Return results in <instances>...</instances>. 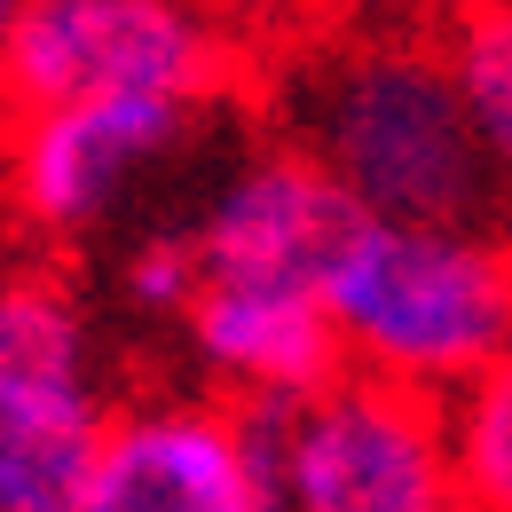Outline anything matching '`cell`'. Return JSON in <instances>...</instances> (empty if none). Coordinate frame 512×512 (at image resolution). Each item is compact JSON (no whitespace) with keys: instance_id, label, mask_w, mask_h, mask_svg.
<instances>
[{"instance_id":"obj_1","label":"cell","mask_w":512,"mask_h":512,"mask_svg":"<svg viewBox=\"0 0 512 512\" xmlns=\"http://www.w3.org/2000/svg\"><path fill=\"white\" fill-rule=\"evenodd\" d=\"M339 363L449 394L512 347V245L489 221H386L347 213L323 260Z\"/></svg>"},{"instance_id":"obj_2","label":"cell","mask_w":512,"mask_h":512,"mask_svg":"<svg viewBox=\"0 0 512 512\" xmlns=\"http://www.w3.org/2000/svg\"><path fill=\"white\" fill-rule=\"evenodd\" d=\"M292 150L355 213L386 221H497L505 197L473 142L442 48L363 40L292 87Z\"/></svg>"},{"instance_id":"obj_3","label":"cell","mask_w":512,"mask_h":512,"mask_svg":"<svg viewBox=\"0 0 512 512\" xmlns=\"http://www.w3.org/2000/svg\"><path fill=\"white\" fill-rule=\"evenodd\" d=\"M276 512H465L442 402L418 386L331 371L323 386L253 410Z\"/></svg>"},{"instance_id":"obj_4","label":"cell","mask_w":512,"mask_h":512,"mask_svg":"<svg viewBox=\"0 0 512 512\" xmlns=\"http://www.w3.org/2000/svg\"><path fill=\"white\" fill-rule=\"evenodd\" d=\"M111 402L95 331L56 276L0 284V512H71Z\"/></svg>"},{"instance_id":"obj_5","label":"cell","mask_w":512,"mask_h":512,"mask_svg":"<svg viewBox=\"0 0 512 512\" xmlns=\"http://www.w3.org/2000/svg\"><path fill=\"white\" fill-rule=\"evenodd\" d=\"M0 119H8V142H0L8 205L24 229L56 245L119 229L134 197L197 142L190 95H71V103H32Z\"/></svg>"},{"instance_id":"obj_6","label":"cell","mask_w":512,"mask_h":512,"mask_svg":"<svg viewBox=\"0 0 512 512\" xmlns=\"http://www.w3.org/2000/svg\"><path fill=\"white\" fill-rule=\"evenodd\" d=\"M221 79V24L197 0H24L0 48V111L71 95H190Z\"/></svg>"},{"instance_id":"obj_7","label":"cell","mask_w":512,"mask_h":512,"mask_svg":"<svg viewBox=\"0 0 512 512\" xmlns=\"http://www.w3.org/2000/svg\"><path fill=\"white\" fill-rule=\"evenodd\" d=\"M71 512H276V497L245 410L166 394L111 410Z\"/></svg>"},{"instance_id":"obj_8","label":"cell","mask_w":512,"mask_h":512,"mask_svg":"<svg viewBox=\"0 0 512 512\" xmlns=\"http://www.w3.org/2000/svg\"><path fill=\"white\" fill-rule=\"evenodd\" d=\"M182 339L197 371L237 394V402H292L339 371V331L323 308V276H284V268H197L182 300Z\"/></svg>"},{"instance_id":"obj_9","label":"cell","mask_w":512,"mask_h":512,"mask_svg":"<svg viewBox=\"0 0 512 512\" xmlns=\"http://www.w3.org/2000/svg\"><path fill=\"white\" fill-rule=\"evenodd\" d=\"M347 197L316 174L308 150H260L237 174H221L205 213L190 221L197 268H284V276H323V260L347 229Z\"/></svg>"},{"instance_id":"obj_10","label":"cell","mask_w":512,"mask_h":512,"mask_svg":"<svg viewBox=\"0 0 512 512\" xmlns=\"http://www.w3.org/2000/svg\"><path fill=\"white\" fill-rule=\"evenodd\" d=\"M449 79H457V103L473 119V142L497 174V197L512 205V0H481L457 16L442 48Z\"/></svg>"},{"instance_id":"obj_11","label":"cell","mask_w":512,"mask_h":512,"mask_svg":"<svg viewBox=\"0 0 512 512\" xmlns=\"http://www.w3.org/2000/svg\"><path fill=\"white\" fill-rule=\"evenodd\" d=\"M442 434L465 512H512V347L465 386H449Z\"/></svg>"},{"instance_id":"obj_12","label":"cell","mask_w":512,"mask_h":512,"mask_svg":"<svg viewBox=\"0 0 512 512\" xmlns=\"http://www.w3.org/2000/svg\"><path fill=\"white\" fill-rule=\"evenodd\" d=\"M197 284V260H190V229H158V237H142L127 253V300L142 316L174 323L182 316V300H190Z\"/></svg>"},{"instance_id":"obj_13","label":"cell","mask_w":512,"mask_h":512,"mask_svg":"<svg viewBox=\"0 0 512 512\" xmlns=\"http://www.w3.org/2000/svg\"><path fill=\"white\" fill-rule=\"evenodd\" d=\"M16 8H24V0H0V48H8V24H16Z\"/></svg>"}]
</instances>
